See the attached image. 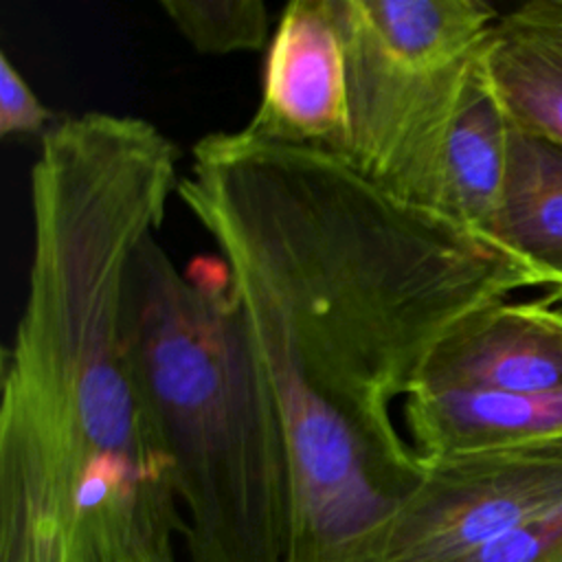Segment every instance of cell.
I'll return each instance as SVG.
<instances>
[{"label": "cell", "instance_id": "cell-10", "mask_svg": "<svg viewBox=\"0 0 562 562\" xmlns=\"http://www.w3.org/2000/svg\"><path fill=\"white\" fill-rule=\"evenodd\" d=\"M507 149L509 121L487 81L481 55L446 145L437 213L490 239L507 171Z\"/></svg>", "mask_w": 562, "mask_h": 562}, {"label": "cell", "instance_id": "cell-5", "mask_svg": "<svg viewBox=\"0 0 562 562\" xmlns=\"http://www.w3.org/2000/svg\"><path fill=\"white\" fill-rule=\"evenodd\" d=\"M246 134L345 160L347 57L334 0H292L272 33L263 86Z\"/></svg>", "mask_w": 562, "mask_h": 562}, {"label": "cell", "instance_id": "cell-14", "mask_svg": "<svg viewBox=\"0 0 562 562\" xmlns=\"http://www.w3.org/2000/svg\"><path fill=\"white\" fill-rule=\"evenodd\" d=\"M134 562H176L173 555V540L156 544L154 549H149L147 553H143L140 558H136Z\"/></svg>", "mask_w": 562, "mask_h": 562}, {"label": "cell", "instance_id": "cell-12", "mask_svg": "<svg viewBox=\"0 0 562 562\" xmlns=\"http://www.w3.org/2000/svg\"><path fill=\"white\" fill-rule=\"evenodd\" d=\"M461 562H562V505Z\"/></svg>", "mask_w": 562, "mask_h": 562}, {"label": "cell", "instance_id": "cell-7", "mask_svg": "<svg viewBox=\"0 0 562 562\" xmlns=\"http://www.w3.org/2000/svg\"><path fill=\"white\" fill-rule=\"evenodd\" d=\"M408 441L426 459L516 448L562 437V393L439 391L417 386L402 406Z\"/></svg>", "mask_w": 562, "mask_h": 562}, {"label": "cell", "instance_id": "cell-3", "mask_svg": "<svg viewBox=\"0 0 562 562\" xmlns=\"http://www.w3.org/2000/svg\"><path fill=\"white\" fill-rule=\"evenodd\" d=\"M347 57L345 162L437 213L446 145L498 13L483 0H334Z\"/></svg>", "mask_w": 562, "mask_h": 562}, {"label": "cell", "instance_id": "cell-4", "mask_svg": "<svg viewBox=\"0 0 562 562\" xmlns=\"http://www.w3.org/2000/svg\"><path fill=\"white\" fill-rule=\"evenodd\" d=\"M424 463L371 562H461L562 505V437Z\"/></svg>", "mask_w": 562, "mask_h": 562}, {"label": "cell", "instance_id": "cell-13", "mask_svg": "<svg viewBox=\"0 0 562 562\" xmlns=\"http://www.w3.org/2000/svg\"><path fill=\"white\" fill-rule=\"evenodd\" d=\"M53 112L33 92L9 55L0 50V136L46 134Z\"/></svg>", "mask_w": 562, "mask_h": 562}, {"label": "cell", "instance_id": "cell-9", "mask_svg": "<svg viewBox=\"0 0 562 562\" xmlns=\"http://www.w3.org/2000/svg\"><path fill=\"white\" fill-rule=\"evenodd\" d=\"M490 239L562 296V145L509 125L507 171Z\"/></svg>", "mask_w": 562, "mask_h": 562}, {"label": "cell", "instance_id": "cell-6", "mask_svg": "<svg viewBox=\"0 0 562 562\" xmlns=\"http://www.w3.org/2000/svg\"><path fill=\"white\" fill-rule=\"evenodd\" d=\"M417 386L562 393V310L507 299L476 310L435 349Z\"/></svg>", "mask_w": 562, "mask_h": 562}, {"label": "cell", "instance_id": "cell-2", "mask_svg": "<svg viewBox=\"0 0 562 562\" xmlns=\"http://www.w3.org/2000/svg\"><path fill=\"white\" fill-rule=\"evenodd\" d=\"M127 338L160 428L193 562H285V435L220 259L180 270L156 235L136 250Z\"/></svg>", "mask_w": 562, "mask_h": 562}, {"label": "cell", "instance_id": "cell-1", "mask_svg": "<svg viewBox=\"0 0 562 562\" xmlns=\"http://www.w3.org/2000/svg\"><path fill=\"white\" fill-rule=\"evenodd\" d=\"M176 193L217 248L285 435V562H371L426 472L395 404L463 318L538 279L342 158L244 130L202 136Z\"/></svg>", "mask_w": 562, "mask_h": 562}, {"label": "cell", "instance_id": "cell-8", "mask_svg": "<svg viewBox=\"0 0 562 562\" xmlns=\"http://www.w3.org/2000/svg\"><path fill=\"white\" fill-rule=\"evenodd\" d=\"M483 68L509 125L562 145V0H531L498 15Z\"/></svg>", "mask_w": 562, "mask_h": 562}, {"label": "cell", "instance_id": "cell-11", "mask_svg": "<svg viewBox=\"0 0 562 562\" xmlns=\"http://www.w3.org/2000/svg\"><path fill=\"white\" fill-rule=\"evenodd\" d=\"M160 9L198 53L259 50L270 35L261 0H162Z\"/></svg>", "mask_w": 562, "mask_h": 562}]
</instances>
